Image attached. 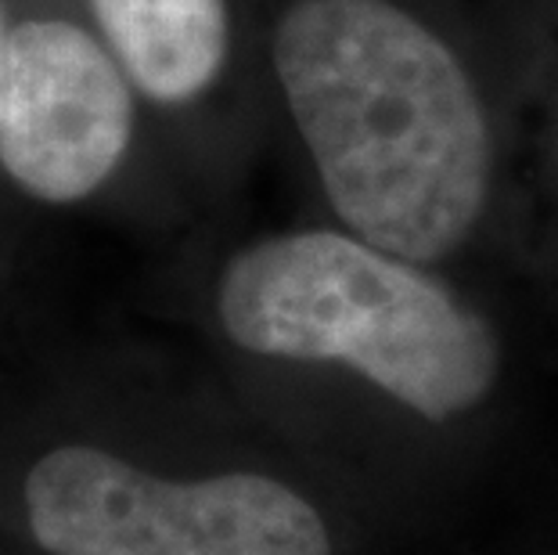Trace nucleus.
Listing matches in <instances>:
<instances>
[{
	"mask_svg": "<svg viewBox=\"0 0 558 555\" xmlns=\"http://www.w3.org/2000/svg\"><path fill=\"white\" fill-rule=\"evenodd\" d=\"M270 58L342 228L414 264L472 239L494 188V130L444 33L400 0H292Z\"/></svg>",
	"mask_w": 558,
	"mask_h": 555,
	"instance_id": "f257e3e1",
	"label": "nucleus"
},
{
	"mask_svg": "<svg viewBox=\"0 0 558 555\" xmlns=\"http://www.w3.org/2000/svg\"><path fill=\"white\" fill-rule=\"evenodd\" d=\"M220 325L242 350L347 364L429 422L480 408L501 375L490 322L433 278L350 231H289L231 260Z\"/></svg>",
	"mask_w": 558,
	"mask_h": 555,
	"instance_id": "f03ea898",
	"label": "nucleus"
},
{
	"mask_svg": "<svg viewBox=\"0 0 558 555\" xmlns=\"http://www.w3.org/2000/svg\"><path fill=\"white\" fill-rule=\"evenodd\" d=\"M33 538L54 555H331L303 494L256 472L173 483L69 444L26 476Z\"/></svg>",
	"mask_w": 558,
	"mask_h": 555,
	"instance_id": "7ed1b4c3",
	"label": "nucleus"
},
{
	"mask_svg": "<svg viewBox=\"0 0 558 555\" xmlns=\"http://www.w3.org/2000/svg\"><path fill=\"white\" fill-rule=\"evenodd\" d=\"M134 134L130 76L73 22L15 26V80L0 162L44 203H76L109 181Z\"/></svg>",
	"mask_w": 558,
	"mask_h": 555,
	"instance_id": "20e7f679",
	"label": "nucleus"
},
{
	"mask_svg": "<svg viewBox=\"0 0 558 555\" xmlns=\"http://www.w3.org/2000/svg\"><path fill=\"white\" fill-rule=\"evenodd\" d=\"M90 11L130 84L156 101H192L228 62V0H90Z\"/></svg>",
	"mask_w": 558,
	"mask_h": 555,
	"instance_id": "39448f33",
	"label": "nucleus"
},
{
	"mask_svg": "<svg viewBox=\"0 0 558 555\" xmlns=\"http://www.w3.org/2000/svg\"><path fill=\"white\" fill-rule=\"evenodd\" d=\"M11 80H15V26H8L4 11H0V123L8 116Z\"/></svg>",
	"mask_w": 558,
	"mask_h": 555,
	"instance_id": "423d86ee",
	"label": "nucleus"
}]
</instances>
